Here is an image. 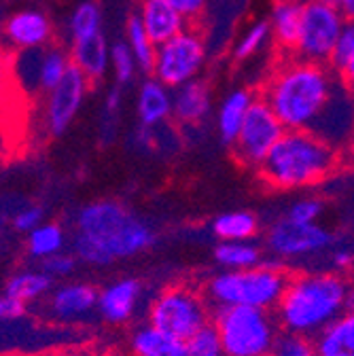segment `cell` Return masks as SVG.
Segmentation results:
<instances>
[{
	"instance_id": "6da1fadb",
	"label": "cell",
	"mask_w": 354,
	"mask_h": 356,
	"mask_svg": "<svg viewBox=\"0 0 354 356\" xmlns=\"http://www.w3.org/2000/svg\"><path fill=\"white\" fill-rule=\"evenodd\" d=\"M74 254L90 265H108L147 250L155 236L145 220L115 200L92 202L77 214Z\"/></svg>"
},
{
	"instance_id": "7a4b0ae2",
	"label": "cell",
	"mask_w": 354,
	"mask_h": 356,
	"mask_svg": "<svg viewBox=\"0 0 354 356\" xmlns=\"http://www.w3.org/2000/svg\"><path fill=\"white\" fill-rule=\"evenodd\" d=\"M333 72L327 64L291 56L272 70L261 98L287 129H314L339 85Z\"/></svg>"
},
{
	"instance_id": "3957f363",
	"label": "cell",
	"mask_w": 354,
	"mask_h": 356,
	"mask_svg": "<svg viewBox=\"0 0 354 356\" xmlns=\"http://www.w3.org/2000/svg\"><path fill=\"white\" fill-rule=\"evenodd\" d=\"M341 153L312 129H287L257 174L268 187L280 191L312 187L339 168Z\"/></svg>"
},
{
	"instance_id": "277c9868",
	"label": "cell",
	"mask_w": 354,
	"mask_h": 356,
	"mask_svg": "<svg viewBox=\"0 0 354 356\" xmlns=\"http://www.w3.org/2000/svg\"><path fill=\"white\" fill-rule=\"evenodd\" d=\"M350 282L339 272L291 274L278 303L276 321L282 331L316 337L346 312Z\"/></svg>"
},
{
	"instance_id": "5b68a950",
	"label": "cell",
	"mask_w": 354,
	"mask_h": 356,
	"mask_svg": "<svg viewBox=\"0 0 354 356\" xmlns=\"http://www.w3.org/2000/svg\"><path fill=\"white\" fill-rule=\"evenodd\" d=\"M291 274L278 263H261L250 270H225L212 276L204 295L212 309L255 307L274 312L282 299Z\"/></svg>"
},
{
	"instance_id": "8992f818",
	"label": "cell",
	"mask_w": 354,
	"mask_h": 356,
	"mask_svg": "<svg viewBox=\"0 0 354 356\" xmlns=\"http://www.w3.org/2000/svg\"><path fill=\"white\" fill-rule=\"evenodd\" d=\"M225 356H270L280 325L268 309L255 307H218L212 312Z\"/></svg>"
},
{
	"instance_id": "52a82bcc",
	"label": "cell",
	"mask_w": 354,
	"mask_h": 356,
	"mask_svg": "<svg viewBox=\"0 0 354 356\" xmlns=\"http://www.w3.org/2000/svg\"><path fill=\"white\" fill-rule=\"evenodd\" d=\"M212 305L204 289L191 284H170L161 289L147 312V323L187 341L202 327L212 323Z\"/></svg>"
},
{
	"instance_id": "ba28073f",
	"label": "cell",
	"mask_w": 354,
	"mask_h": 356,
	"mask_svg": "<svg viewBox=\"0 0 354 356\" xmlns=\"http://www.w3.org/2000/svg\"><path fill=\"white\" fill-rule=\"evenodd\" d=\"M208 62V42L200 28L187 26L168 42L159 44L153 62V76L170 89L200 79Z\"/></svg>"
},
{
	"instance_id": "9c48e42d",
	"label": "cell",
	"mask_w": 354,
	"mask_h": 356,
	"mask_svg": "<svg viewBox=\"0 0 354 356\" xmlns=\"http://www.w3.org/2000/svg\"><path fill=\"white\" fill-rule=\"evenodd\" d=\"M346 15L329 0H303L299 36L291 56L316 64H327L346 26Z\"/></svg>"
},
{
	"instance_id": "30bf717a",
	"label": "cell",
	"mask_w": 354,
	"mask_h": 356,
	"mask_svg": "<svg viewBox=\"0 0 354 356\" xmlns=\"http://www.w3.org/2000/svg\"><path fill=\"white\" fill-rule=\"evenodd\" d=\"M284 131L287 127L270 108V104L263 98H257L240 127L236 143L232 145L238 163L248 170H259Z\"/></svg>"
},
{
	"instance_id": "8fae6325",
	"label": "cell",
	"mask_w": 354,
	"mask_h": 356,
	"mask_svg": "<svg viewBox=\"0 0 354 356\" xmlns=\"http://www.w3.org/2000/svg\"><path fill=\"white\" fill-rule=\"evenodd\" d=\"M333 236L316 222H297L289 216H280L274 220L268 236H265V246L276 259H301L314 252L329 248Z\"/></svg>"
},
{
	"instance_id": "7c38bea8",
	"label": "cell",
	"mask_w": 354,
	"mask_h": 356,
	"mask_svg": "<svg viewBox=\"0 0 354 356\" xmlns=\"http://www.w3.org/2000/svg\"><path fill=\"white\" fill-rule=\"evenodd\" d=\"M90 83V79L72 66L62 83L45 94V125L54 136H60L72 125L85 102Z\"/></svg>"
},
{
	"instance_id": "4fadbf2b",
	"label": "cell",
	"mask_w": 354,
	"mask_h": 356,
	"mask_svg": "<svg viewBox=\"0 0 354 356\" xmlns=\"http://www.w3.org/2000/svg\"><path fill=\"white\" fill-rule=\"evenodd\" d=\"M3 38L11 51L45 49L54 40V24L42 11L24 9L7 17Z\"/></svg>"
},
{
	"instance_id": "5bb4252c",
	"label": "cell",
	"mask_w": 354,
	"mask_h": 356,
	"mask_svg": "<svg viewBox=\"0 0 354 356\" xmlns=\"http://www.w3.org/2000/svg\"><path fill=\"white\" fill-rule=\"evenodd\" d=\"M143 299V284L136 278H121L98 295V312L104 321L113 325H123L136 314Z\"/></svg>"
},
{
	"instance_id": "9a60e30c",
	"label": "cell",
	"mask_w": 354,
	"mask_h": 356,
	"mask_svg": "<svg viewBox=\"0 0 354 356\" xmlns=\"http://www.w3.org/2000/svg\"><path fill=\"white\" fill-rule=\"evenodd\" d=\"M136 115L143 127H163L174 115V89L155 76L145 79L136 94Z\"/></svg>"
},
{
	"instance_id": "2e32d148",
	"label": "cell",
	"mask_w": 354,
	"mask_h": 356,
	"mask_svg": "<svg viewBox=\"0 0 354 356\" xmlns=\"http://www.w3.org/2000/svg\"><path fill=\"white\" fill-rule=\"evenodd\" d=\"M136 15L140 17L147 34L157 47L174 38L176 34H181L189 26L187 17L168 0H143Z\"/></svg>"
},
{
	"instance_id": "e0dca14e",
	"label": "cell",
	"mask_w": 354,
	"mask_h": 356,
	"mask_svg": "<svg viewBox=\"0 0 354 356\" xmlns=\"http://www.w3.org/2000/svg\"><path fill=\"white\" fill-rule=\"evenodd\" d=\"M212 113V89L204 79L189 81L174 89V115L185 127L202 125Z\"/></svg>"
},
{
	"instance_id": "ac0fdd59",
	"label": "cell",
	"mask_w": 354,
	"mask_h": 356,
	"mask_svg": "<svg viewBox=\"0 0 354 356\" xmlns=\"http://www.w3.org/2000/svg\"><path fill=\"white\" fill-rule=\"evenodd\" d=\"M255 100H257V96L246 87H234L232 92H227L223 98H220L216 113H214V127H216L220 143H225L230 147L236 143L240 127H242L250 106L255 104Z\"/></svg>"
},
{
	"instance_id": "d6986e66",
	"label": "cell",
	"mask_w": 354,
	"mask_h": 356,
	"mask_svg": "<svg viewBox=\"0 0 354 356\" xmlns=\"http://www.w3.org/2000/svg\"><path fill=\"white\" fill-rule=\"evenodd\" d=\"M111 47L104 32L70 42V62L92 83L102 81L111 70Z\"/></svg>"
},
{
	"instance_id": "ffe728a7",
	"label": "cell",
	"mask_w": 354,
	"mask_h": 356,
	"mask_svg": "<svg viewBox=\"0 0 354 356\" xmlns=\"http://www.w3.org/2000/svg\"><path fill=\"white\" fill-rule=\"evenodd\" d=\"M98 291L92 284L68 282L54 291L51 295V312L60 321H79L98 309Z\"/></svg>"
},
{
	"instance_id": "44dd1931",
	"label": "cell",
	"mask_w": 354,
	"mask_h": 356,
	"mask_svg": "<svg viewBox=\"0 0 354 356\" xmlns=\"http://www.w3.org/2000/svg\"><path fill=\"white\" fill-rule=\"evenodd\" d=\"M131 356H187V343L153 325L138 327L129 337Z\"/></svg>"
},
{
	"instance_id": "7402d4cb",
	"label": "cell",
	"mask_w": 354,
	"mask_h": 356,
	"mask_svg": "<svg viewBox=\"0 0 354 356\" xmlns=\"http://www.w3.org/2000/svg\"><path fill=\"white\" fill-rule=\"evenodd\" d=\"M303 13V0H274L272 13H270V28L272 36L280 49L293 54L295 42L299 36Z\"/></svg>"
},
{
	"instance_id": "603a6c76",
	"label": "cell",
	"mask_w": 354,
	"mask_h": 356,
	"mask_svg": "<svg viewBox=\"0 0 354 356\" xmlns=\"http://www.w3.org/2000/svg\"><path fill=\"white\" fill-rule=\"evenodd\" d=\"M319 356H354V312H344L316 337Z\"/></svg>"
},
{
	"instance_id": "cb8c5ba5",
	"label": "cell",
	"mask_w": 354,
	"mask_h": 356,
	"mask_svg": "<svg viewBox=\"0 0 354 356\" xmlns=\"http://www.w3.org/2000/svg\"><path fill=\"white\" fill-rule=\"evenodd\" d=\"M210 229L218 242H252L259 234V218L248 210H232L214 216Z\"/></svg>"
},
{
	"instance_id": "d4e9b609",
	"label": "cell",
	"mask_w": 354,
	"mask_h": 356,
	"mask_svg": "<svg viewBox=\"0 0 354 356\" xmlns=\"http://www.w3.org/2000/svg\"><path fill=\"white\" fill-rule=\"evenodd\" d=\"M214 261L223 270H250L263 263V252L255 242H218Z\"/></svg>"
},
{
	"instance_id": "484cf974",
	"label": "cell",
	"mask_w": 354,
	"mask_h": 356,
	"mask_svg": "<svg viewBox=\"0 0 354 356\" xmlns=\"http://www.w3.org/2000/svg\"><path fill=\"white\" fill-rule=\"evenodd\" d=\"M125 42H127L129 51L134 54L140 72H153V62H155L157 44L147 34V30H145V26H143V22H140L138 15H131L127 19V26H125Z\"/></svg>"
},
{
	"instance_id": "4316f807",
	"label": "cell",
	"mask_w": 354,
	"mask_h": 356,
	"mask_svg": "<svg viewBox=\"0 0 354 356\" xmlns=\"http://www.w3.org/2000/svg\"><path fill=\"white\" fill-rule=\"evenodd\" d=\"M102 26H104L102 7L96 3V0H83L81 5H77V9L72 11V15L68 19L70 42L87 38V36H94L98 32H104Z\"/></svg>"
},
{
	"instance_id": "83f0119b",
	"label": "cell",
	"mask_w": 354,
	"mask_h": 356,
	"mask_svg": "<svg viewBox=\"0 0 354 356\" xmlns=\"http://www.w3.org/2000/svg\"><path fill=\"white\" fill-rule=\"evenodd\" d=\"M45 49H30V51H15L9 56V68L15 85H22L30 92H40V64Z\"/></svg>"
},
{
	"instance_id": "f1b7e54d",
	"label": "cell",
	"mask_w": 354,
	"mask_h": 356,
	"mask_svg": "<svg viewBox=\"0 0 354 356\" xmlns=\"http://www.w3.org/2000/svg\"><path fill=\"white\" fill-rule=\"evenodd\" d=\"M64 242H66V236L60 225H56V222H42V225H38L36 229L28 234L26 246H28L30 257L45 261L62 252Z\"/></svg>"
},
{
	"instance_id": "f546056e",
	"label": "cell",
	"mask_w": 354,
	"mask_h": 356,
	"mask_svg": "<svg viewBox=\"0 0 354 356\" xmlns=\"http://www.w3.org/2000/svg\"><path fill=\"white\" fill-rule=\"evenodd\" d=\"M270 40H274L270 22L268 19H255L238 36V40L234 44V58L240 60V62L250 60V58H255L257 54H261L265 47H268Z\"/></svg>"
},
{
	"instance_id": "4dcf8cb0",
	"label": "cell",
	"mask_w": 354,
	"mask_h": 356,
	"mask_svg": "<svg viewBox=\"0 0 354 356\" xmlns=\"http://www.w3.org/2000/svg\"><path fill=\"white\" fill-rule=\"evenodd\" d=\"M51 276H47L45 272H24V274H15L9 282L5 293L19 299V301H34L38 297H42L45 293H49L51 289Z\"/></svg>"
},
{
	"instance_id": "1f68e13d",
	"label": "cell",
	"mask_w": 354,
	"mask_h": 356,
	"mask_svg": "<svg viewBox=\"0 0 354 356\" xmlns=\"http://www.w3.org/2000/svg\"><path fill=\"white\" fill-rule=\"evenodd\" d=\"M72 68L70 54L64 51L62 47H49L42 54V64H40V92L47 94L56 85L62 83V79L68 74Z\"/></svg>"
},
{
	"instance_id": "d6a6232c",
	"label": "cell",
	"mask_w": 354,
	"mask_h": 356,
	"mask_svg": "<svg viewBox=\"0 0 354 356\" xmlns=\"http://www.w3.org/2000/svg\"><path fill=\"white\" fill-rule=\"evenodd\" d=\"M111 70L115 74V83L121 85V87L129 85L131 81L136 79V74L140 72V68L136 64V58H134V54L129 51L125 40L113 42V47H111Z\"/></svg>"
},
{
	"instance_id": "836d02e7",
	"label": "cell",
	"mask_w": 354,
	"mask_h": 356,
	"mask_svg": "<svg viewBox=\"0 0 354 356\" xmlns=\"http://www.w3.org/2000/svg\"><path fill=\"white\" fill-rule=\"evenodd\" d=\"M185 343H187V356H225L223 341H220V335L212 323L202 327L198 333H193Z\"/></svg>"
},
{
	"instance_id": "e575fe53",
	"label": "cell",
	"mask_w": 354,
	"mask_h": 356,
	"mask_svg": "<svg viewBox=\"0 0 354 356\" xmlns=\"http://www.w3.org/2000/svg\"><path fill=\"white\" fill-rule=\"evenodd\" d=\"M270 356H319L314 337L280 331Z\"/></svg>"
},
{
	"instance_id": "d590c367",
	"label": "cell",
	"mask_w": 354,
	"mask_h": 356,
	"mask_svg": "<svg viewBox=\"0 0 354 356\" xmlns=\"http://www.w3.org/2000/svg\"><path fill=\"white\" fill-rule=\"evenodd\" d=\"M352 58H354V22H346V26L335 42V49L331 54L329 64L339 74Z\"/></svg>"
},
{
	"instance_id": "8d00e7d4",
	"label": "cell",
	"mask_w": 354,
	"mask_h": 356,
	"mask_svg": "<svg viewBox=\"0 0 354 356\" xmlns=\"http://www.w3.org/2000/svg\"><path fill=\"white\" fill-rule=\"evenodd\" d=\"M323 208H325L323 200H319V197H301L289 206L284 216H289L291 220H297V222H316V218L323 214Z\"/></svg>"
},
{
	"instance_id": "74e56055",
	"label": "cell",
	"mask_w": 354,
	"mask_h": 356,
	"mask_svg": "<svg viewBox=\"0 0 354 356\" xmlns=\"http://www.w3.org/2000/svg\"><path fill=\"white\" fill-rule=\"evenodd\" d=\"M74 265H77V259L72 254L58 252V254L42 261V272L51 278H66L74 272Z\"/></svg>"
},
{
	"instance_id": "f35d334b",
	"label": "cell",
	"mask_w": 354,
	"mask_h": 356,
	"mask_svg": "<svg viewBox=\"0 0 354 356\" xmlns=\"http://www.w3.org/2000/svg\"><path fill=\"white\" fill-rule=\"evenodd\" d=\"M42 216H45V212H42L40 206H26L13 216V225L17 232L30 234L32 229L42 225Z\"/></svg>"
},
{
	"instance_id": "ab89813d",
	"label": "cell",
	"mask_w": 354,
	"mask_h": 356,
	"mask_svg": "<svg viewBox=\"0 0 354 356\" xmlns=\"http://www.w3.org/2000/svg\"><path fill=\"white\" fill-rule=\"evenodd\" d=\"M168 3H172L191 24V22H198L206 13V9H208V5L212 3V0H168Z\"/></svg>"
},
{
	"instance_id": "60d3db41",
	"label": "cell",
	"mask_w": 354,
	"mask_h": 356,
	"mask_svg": "<svg viewBox=\"0 0 354 356\" xmlns=\"http://www.w3.org/2000/svg\"><path fill=\"white\" fill-rule=\"evenodd\" d=\"M24 307L26 303L11 297V295H0V321H13V318H19L24 314Z\"/></svg>"
},
{
	"instance_id": "b9f144b4",
	"label": "cell",
	"mask_w": 354,
	"mask_h": 356,
	"mask_svg": "<svg viewBox=\"0 0 354 356\" xmlns=\"http://www.w3.org/2000/svg\"><path fill=\"white\" fill-rule=\"evenodd\" d=\"M11 68H9V56L5 60H0V106H3V102L7 100V94L11 89Z\"/></svg>"
},
{
	"instance_id": "7bdbcfd3",
	"label": "cell",
	"mask_w": 354,
	"mask_h": 356,
	"mask_svg": "<svg viewBox=\"0 0 354 356\" xmlns=\"http://www.w3.org/2000/svg\"><path fill=\"white\" fill-rule=\"evenodd\" d=\"M333 265H335V272H346L354 265V254L350 250H335L333 252Z\"/></svg>"
},
{
	"instance_id": "ee69618b",
	"label": "cell",
	"mask_w": 354,
	"mask_h": 356,
	"mask_svg": "<svg viewBox=\"0 0 354 356\" xmlns=\"http://www.w3.org/2000/svg\"><path fill=\"white\" fill-rule=\"evenodd\" d=\"M339 79H341V83L350 89V92L354 94V58L348 62V66L339 72Z\"/></svg>"
},
{
	"instance_id": "f6af8a7d",
	"label": "cell",
	"mask_w": 354,
	"mask_h": 356,
	"mask_svg": "<svg viewBox=\"0 0 354 356\" xmlns=\"http://www.w3.org/2000/svg\"><path fill=\"white\" fill-rule=\"evenodd\" d=\"M339 9H341V13L346 15L348 22H354V0H341Z\"/></svg>"
},
{
	"instance_id": "bcb514c9",
	"label": "cell",
	"mask_w": 354,
	"mask_h": 356,
	"mask_svg": "<svg viewBox=\"0 0 354 356\" xmlns=\"http://www.w3.org/2000/svg\"><path fill=\"white\" fill-rule=\"evenodd\" d=\"M9 151V140H7V134L3 129V125H0V159H3Z\"/></svg>"
},
{
	"instance_id": "7dc6e473",
	"label": "cell",
	"mask_w": 354,
	"mask_h": 356,
	"mask_svg": "<svg viewBox=\"0 0 354 356\" xmlns=\"http://www.w3.org/2000/svg\"><path fill=\"white\" fill-rule=\"evenodd\" d=\"M346 312H354V282H350V286H348V295H346Z\"/></svg>"
},
{
	"instance_id": "c3c4849f",
	"label": "cell",
	"mask_w": 354,
	"mask_h": 356,
	"mask_svg": "<svg viewBox=\"0 0 354 356\" xmlns=\"http://www.w3.org/2000/svg\"><path fill=\"white\" fill-rule=\"evenodd\" d=\"M344 153H348V157L354 161V136H352V140L348 143V147H346V151H344Z\"/></svg>"
},
{
	"instance_id": "681fc988",
	"label": "cell",
	"mask_w": 354,
	"mask_h": 356,
	"mask_svg": "<svg viewBox=\"0 0 354 356\" xmlns=\"http://www.w3.org/2000/svg\"><path fill=\"white\" fill-rule=\"evenodd\" d=\"M3 42H5V38H3V30H0V60L7 58V54L3 51Z\"/></svg>"
},
{
	"instance_id": "f907efd6",
	"label": "cell",
	"mask_w": 354,
	"mask_h": 356,
	"mask_svg": "<svg viewBox=\"0 0 354 356\" xmlns=\"http://www.w3.org/2000/svg\"><path fill=\"white\" fill-rule=\"evenodd\" d=\"M329 3H333V5H337V7H339V3H341V0H329Z\"/></svg>"
},
{
	"instance_id": "816d5d0a",
	"label": "cell",
	"mask_w": 354,
	"mask_h": 356,
	"mask_svg": "<svg viewBox=\"0 0 354 356\" xmlns=\"http://www.w3.org/2000/svg\"><path fill=\"white\" fill-rule=\"evenodd\" d=\"M3 225H5V218H3V216H0V229H3Z\"/></svg>"
}]
</instances>
